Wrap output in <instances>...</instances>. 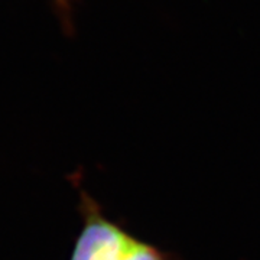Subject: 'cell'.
<instances>
[{"label":"cell","mask_w":260,"mask_h":260,"mask_svg":"<svg viewBox=\"0 0 260 260\" xmlns=\"http://www.w3.org/2000/svg\"><path fill=\"white\" fill-rule=\"evenodd\" d=\"M70 2H71V0H56V3H58L61 8H65V9H68V6H70Z\"/></svg>","instance_id":"obj_2"},{"label":"cell","mask_w":260,"mask_h":260,"mask_svg":"<svg viewBox=\"0 0 260 260\" xmlns=\"http://www.w3.org/2000/svg\"><path fill=\"white\" fill-rule=\"evenodd\" d=\"M84 225L71 260H133L142 240L109 220L99 204L81 192Z\"/></svg>","instance_id":"obj_1"}]
</instances>
